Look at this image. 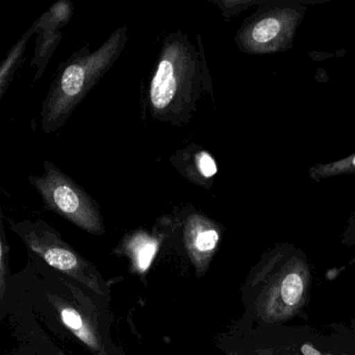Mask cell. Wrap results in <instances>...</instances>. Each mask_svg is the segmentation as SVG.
I'll return each mask as SVG.
<instances>
[{
  "label": "cell",
  "instance_id": "1",
  "mask_svg": "<svg viewBox=\"0 0 355 355\" xmlns=\"http://www.w3.org/2000/svg\"><path fill=\"white\" fill-rule=\"evenodd\" d=\"M211 88L202 49L188 35L172 33L164 41L148 90L151 117L174 126L188 124L203 91Z\"/></svg>",
  "mask_w": 355,
  "mask_h": 355
},
{
  "label": "cell",
  "instance_id": "2",
  "mask_svg": "<svg viewBox=\"0 0 355 355\" xmlns=\"http://www.w3.org/2000/svg\"><path fill=\"white\" fill-rule=\"evenodd\" d=\"M128 38V28L120 26L96 51L84 47L60 66L41 111V130L45 134H53L66 123L87 94L118 61Z\"/></svg>",
  "mask_w": 355,
  "mask_h": 355
},
{
  "label": "cell",
  "instance_id": "3",
  "mask_svg": "<svg viewBox=\"0 0 355 355\" xmlns=\"http://www.w3.org/2000/svg\"><path fill=\"white\" fill-rule=\"evenodd\" d=\"M306 7L295 1H263L243 22L236 43L243 53L268 55L292 47Z\"/></svg>",
  "mask_w": 355,
  "mask_h": 355
},
{
  "label": "cell",
  "instance_id": "4",
  "mask_svg": "<svg viewBox=\"0 0 355 355\" xmlns=\"http://www.w3.org/2000/svg\"><path fill=\"white\" fill-rule=\"evenodd\" d=\"M28 180L47 209L89 234H105L103 215L96 201L55 164L45 161L43 174L28 176Z\"/></svg>",
  "mask_w": 355,
  "mask_h": 355
},
{
  "label": "cell",
  "instance_id": "5",
  "mask_svg": "<svg viewBox=\"0 0 355 355\" xmlns=\"http://www.w3.org/2000/svg\"><path fill=\"white\" fill-rule=\"evenodd\" d=\"M9 224L26 246L49 266L88 286L96 294L107 295V286L98 270L67 244L46 222L10 220Z\"/></svg>",
  "mask_w": 355,
  "mask_h": 355
},
{
  "label": "cell",
  "instance_id": "6",
  "mask_svg": "<svg viewBox=\"0 0 355 355\" xmlns=\"http://www.w3.org/2000/svg\"><path fill=\"white\" fill-rule=\"evenodd\" d=\"M219 241L220 226L215 221L196 211L187 216L184 224V247L198 277L207 272Z\"/></svg>",
  "mask_w": 355,
  "mask_h": 355
},
{
  "label": "cell",
  "instance_id": "7",
  "mask_svg": "<svg viewBox=\"0 0 355 355\" xmlns=\"http://www.w3.org/2000/svg\"><path fill=\"white\" fill-rule=\"evenodd\" d=\"M71 3L68 1H61L55 3L49 12L41 16L40 19L35 22L37 28L42 30V34L37 33L38 39H37L36 55L33 61V64L37 65L38 68L36 78H40L53 51L61 41L62 34L60 28L68 24L71 17Z\"/></svg>",
  "mask_w": 355,
  "mask_h": 355
},
{
  "label": "cell",
  "instance_id": "8",
  "mask_svg": "<svg viewBox=\"0 0 355 355\" xmlns=\"http://www.w3.org/2000/svg\"><path fill=\"white\" fill-rule=\"evenodd\" d=\"M170 162L191 184L205 189L211 188L218 173V165L213 155L196 144L176 151Z\"/></svg>",
  "mask_w": 355,
  "mask_h": 355
},
{
  "label": "cell",
  "instance_id": "9",
  "mask_svg": "<svg viewBox=\"0 0 355 355\" xmlns=\"http://www.w3.org/2000/svg\"><path fill=\"white\" fill-rule=\"evenodd\" d=\"M59 311L62 323L91 350L99 352L103 348L98 328L94 321L84 311L72 306L70 303L57 300L53 302Z\"/></svg>",
  "mask_w": 355,
  "mask_h": 355
},
{
  "label": "cell",
  "instance_id": "10",
  "mask_svg": "<svg viewBox=\"0 0 355 355\" xmlns=\"http://www.w3.org/2000/svg\"><path fill=\"white\" fill-rule=\"evenodd\" d=\"M120 247L122 252L130 257L132 272L144 274L148 271L157 257L159 239L144 230H139L124 236Z\"/></svg>",
  "mask_w": 355,
  "mask_h": 355
},
{
  "label": "cell",
  "instance_id": "11",
  "mask_svg": "<svg viewBox=\"0 0 355 355\" xmlns=\"http://www.w3.org/2000/svg\"><path fill=\"white\" fill-rule=\"evenodd\" d=\"M35 33H36V26L34 24L32 28L26 33V35L18 41L17 44L11 49L7 59L3 61V65H1V70H0V92H1L0 96L3 97L6 91H7L10 82H11L12 76H13L16 67L19 64L22 55H24L26 43H28V39Z\"/></svg>",
  "mask_w": 355,
  "mask_h": 355
},
{
  "label": "cell",
  "instance_id": "12",
  "mask_svg": "<svg viewBox=\"0 0 355 355\" xmlns=\"http://www.w3.org/2000/svg\"><path fill=\"white\" fill-rule=\"evenodd\" d=\"M309 174V178L317 182L334 176L355 174V153L332 163L317 164L311 167Z\"/></svg>",
  "mask_w": 355,
  "mask_h": 355
},
{
  "label": "cell",
  "instance_id": "13",
  "mask_svg": "<svg viewBox=\"0 0 355 355\" xmlns=\"http://www.w3.org/2000/svg\"><path fill=\"white\" fill-rule=\"evenodd\" d=\"M304 293V279L296 271L286 273L279 284V297L286 306L296 307L301 302Z\"/></svg>",
  "mask_w": 355,
  "mask_h": 355
},
{
  "label": "cell",
  "instance_id": "14",
  "mask_svg": "<svg viewBox=\"0 0 355 355\" xmlns=\"http://www.w3.org/2000/svg\"><path fill=\"white\" fill-rule=\"evenodd\" d=\"M216 5L219 6L222 13L225 18H232V16L241 13L251 6L261 5L259 1H216Z\"/></svg>",
  "mask_w": 355,
  "mask_h": 355
},
{
  "label": "cell",
  "instance_id": "15",
  "mask_svg": "<svg viewBox=\"0 0 355 355\" xmlns=\"http://www.w3.org/2000/svg\"><path fill=\"white\" fill-rule=\"evenodd\" d=\"M0 282H1V284H0V288H1V293H0V296H1V299L3 298V295H5L6 291V272H7V266H6V259H7V252L9 251V248L7 247V243H6V236L5 232L1 230V245H0Z\"/></svg>",
  "mask_w": 355,
  "mask_h": 355
},
{
  "label": "cell",
  "instance_id": "16",
  "mask_svg": "<svg viewBox=\"0 0 355 355\" xmlns=\"http://www.w3.org/2000/svg\"><path fill=\"white\" fill-rule=\"evenodd\" d=\"M55 355H65V354H64V353L59 352V353H58V354H55ZM97 355H109V354H107V351H105V349L103 348V349H101V351H99L98 354H97Z\"/></svg>",
  "mask_w": 355,
  "mask_h": 355
},
{
  "label": "cell",
  "instance_id": "17",
  "mask_svg": "<svg viewBox=\"0 0 355 355\" xmlns=\"http://www.w3.org/2000/svg\"><path fill=\"white\" fill-rule=\"evenodd\" d=\"M351 224H352V226H354L355 227V215L352 217V222H351Z\"/></svg>",
  "mask_w": 355,
  "mask_h": 355
}]
</instances>
